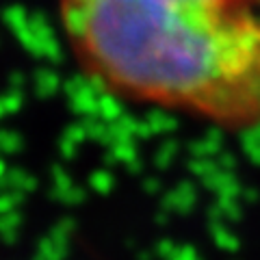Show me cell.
Listing matches in <instances>:
<instances>
[{
	"instance_id": "obj_1",
	"label": "cell",
	"mask_w": 260,
	"mask_h": 260,
	"mask_svg": "<svg viewBox=\"0 0 260 260\" xmlns=\"http://www.w3.org/2000/svg\"><path fill=\"white\" fill-rule=\"evenodd\" d=\"M65 48L109 95L225 133L260 128L254 0H56Z\"/></svg>"
}]
</instances>
